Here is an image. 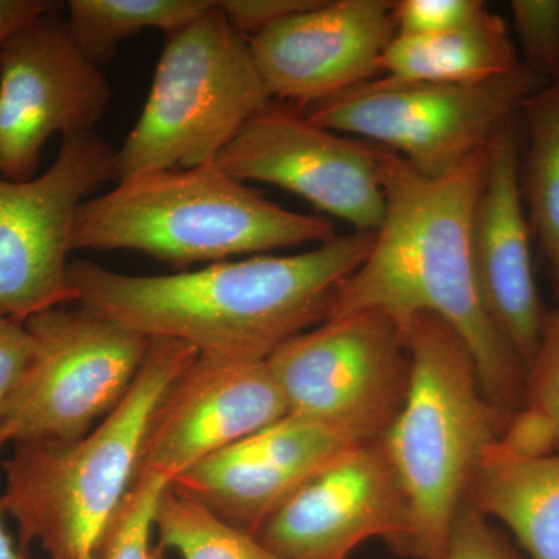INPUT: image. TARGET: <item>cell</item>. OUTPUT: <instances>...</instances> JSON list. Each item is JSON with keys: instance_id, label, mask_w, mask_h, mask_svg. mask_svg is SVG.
I'll return each instance as SVG.
<instances>
[{"instance_id": "4316f807", "label": "cell", "mask_w": 559, "mask_h": 559, "mask_svg": "<svg viewBox=\"0 0 559 559\" xmlns=\"http://www.w3.org/2000/svg\"><path fill=\"white\" fill-rule=\"evenodd\" d=\"M443 559H524L468 502L457 514Z\"/></svg>"}, {"instance_id": "d4e9b609", "label": "cell", "mask_w": 559, "mask_h": 559, "mask_svg": "<svg viewBox=\"0 0 559 559\" xmlns=\"http://www.w3.org/2000/svg\"><path fill=\"white\" fill-rule=\"evenodd\" d=\"M510 10L522 64L546 83L559 79V0H513Z\"/></svg>"}, {"instance_id": "f1b7e54d", "label": "cell", "mask_w": 559, "mask_h": 559, "mask_svg": "<svg viewBox=\"0 0 559 559\" xmlns=\"http://www.w3.org/2000/svg\"><path fill=\"white\" fill-rule=\"evenodd\" d=\"M32 356V340L24 323L0 316V418L20 388Z\"/></svg>"}, {"instance_id": "2e32d148", "label": "cell", "mask_w": 559, "mask_h": 559, "mask_svg": "<svg viewBox=\"0 0 559 559\" xmlns=\"http://www.w3.org/2000/svg\"><path fill=\"white\" fill-rule=\"evenodd\" d=\"M520 114L488 146V168L473 218V259L485 305L525 374L538 352L544 316L521 187Z\"/></svg>"}, {"instance_id": "ac0fdd59", "label": "cell", "mask_w": 559, "mask_h": 559, "mask_svg": "<svg viewBox=\"0 0 559 559\" xmlns=\"http://www.w3.org/2000/svg\"><path fill=\"white\" fill-rule=\"evenodd\" d=\"M466 502L502 522L528 559H559V452L513 457L492 444Z\"/></svg>"}, {"instance_id": "5b68a950", "label": "cell", "mask_w": 559, "mask_h": 559, "mask_svg": "<svg viewBox=\"0 0 559 559\" xmlns=\"http://www.w3.org/2000/svg\"><path fill=\"white\" fill-rule=\"evenodd\" d=\"M407 345L409 389L380 443L409 503L406 557L443 559L481 459L507 421L485 396L469 348L444 320L418 316Z\"/></svg>"}, {"instance_id": "ba28073f", "label": "cell", "mask_w": 559, "mask_h": 559, "mask_svg": "<svg viewBox=\"0 0 559 559\" xmlns=\"http://www.w3.org/2000/svg\"><path fill=\"white\" fill-rule=\"evenodd\" d=\"M32 356L2 419L13 443H70L119 406L148 349V337L80 304L24 323Z\"/></svg>"}, {"instance_id": "f546056e", "label": "cell", "mask_w": 559, "mask_h": 559, "mask_svg": "<svg viewBox=\"0 0 559 559\" xmlns=\"http://www.w3.org/2000/svg\"><path fill=\"white\" fill-rule=\"evenodd\" d=\"M55 9L58 3L47 0H0V51L28 22Z\"/></svg>"}, {"instance_id": "ffe728a7", "label": "cell", "mask_w": 559, "mask_h": 559, "mask_svg": "<svg viewBox=\"0 0 559 559\" xmlns=\"http://www.w3.org/2000/svg\"><path fill=\"white\" fill-rule=\"evenodd\" d=\"M521 187L533 237L559 278V79L544 84L520 109Z\"/></svg>"}, {"instance_id": "5bb4252c", "label": "cell", "mask_w": 559, "mask_h": 559, "mask_svg": "<svg viewBox=\"0 0 559 559\" xmlns=\"http://www.w3.org/2000/svg\"><path fill=\"white\" fill-rule=\"evenodd\" d=\"M288 415L264 362L198 356L154 407L140 451V474L178 479L202 460Z\"/></svg>"}, {"instance_id": "44dd1931", "label": "cell", "mask_w": 559, "mask_h": 559, "mask_svg": "<svg viewBox=\"0 0 559 559\" xmlns=\"http://www.w3.org/2000/svg\"><path fill=\"white\" fill-rule=\"evenodd\" d=\"M212 7V0H70L66 21L84 57L103 68L123 40L150 28L170 36Z\"/></svg>"}, {"instance_id": "7c38bea8", "label": "cell", "mask_w": 559, "mask_h": 559, "mask_svg": "<svg viewBox=\"0 0 559 559\" xmlns=\"http://www.w3.org/2000/svg\"><path fill=\"white\" fill-rule=\"evenodd\" d=\"M58 9L0 51V173L10 180L36 178L47 142L94 132L112 100L105 72L84 57Z\"/></svg>"}, {"instance_id": "7402d4cb", "label": "cell", "mask_w": 559, "mask_h": 559, "mask_svg": "<svg viewBox=\"0 0 559 559\" xmlns=\"http://www.w3.org/2000/svg\"><path fill=\"white\" fill-rule=\"evenodd\" d=\"M558 304L544 319L538 352L525 374L520 409L507 423L496 447L513 457L559 452V278Z\"/></svg>"}, {"instance_id": "8992f818", "label": "cell", "mask_w": 559, "mask_h": 559, "mask_svg": "<svg viewBox=\"0 0 559 559\" xmlns=\"http://www.w3.org/2000/svg\"><path fill=\"white\" fill-rule=\"evenodd\" d=\"M272 100L248 39L213 2L167 36L142 114L117 151V180L215 164Z\"/></svg>"}, {"instance_id": "30bf717a", "label": "cell", "mask_w": 559, "mask_h": 559, "mask_svg": "<svg viewBox=\"0 0 559 559\" xmlns=\"http://www.w3.org/2000/svg\"><path fill=\"white\" fill-rule=\"evenodd\" d=\"M117 151L97 132L61 138L53 164L31 180L0 173V316L25 323L76 304L69 252L76 212L117 179Z\"/></svg>"}, {"instance_id": "d6986e66", "label": "cell", "mask_w": 559, "mask_h": 559, "mask_svg": "<svg viewBox=\"0 0 559 559\" xmlns=\"http://www.w3.org/2000/svg\"><path fill=\"white\" fill-rule=\"evenodd\" d=\"M520 66L509 24L487 9L440 35L396 36L378 68L392 80L474 84L507 75Z\"/></svg>"}, {"instance_id": "e0dca14e", "label": "cell", "mask_w": 559, "mask_h": 559, "mask_svg": "<svg viewBox=\"0 0 559 559\" xmlns=\"http://www.w3.org/2000/svg\"><path fill=\"white\" fill-rule=\"evenodd\" d=\"M353 444L340 430L288 414L202 460L173 484L221 520L257 536L301 485Z\"/></svg>"}, {"instance_id": "8fae6325", "label": "cell", "mask_w": 559, "mask_h": 559, "mask_svg": "<svg viewBox=\"0 0 559 559\" xmlns=\"http://www.w3.org/2000/svg\"><path fill=\"white\" fill-rule=\"evenodd\" d=\"M215 164L242 182L297 194L353 231L374 234L384 219L381 146L322 127L289 103L264 106Z\"/></svg>"}, {"instance_id": "4dcf8cb0", "label": "cell", "mask_w": 559, "mask_h": 559, "mask_svg": "<svg viewBox=\"0 0 559 559\" xmlns=\"http://www.w3.org/2000/svg\"><path fill=\"white\" fill-rule=\"evenodd\" d=\"M9 441H11L9 429H7L3 419L0 418V450ZM0 559H28L21 550L14 549L13 540H11L9 533L5 532V527H3L2 513H0Z\"/></svg>"}, {"instance_id": "9c48e42d", "label": "cell", "mask_w": 559, "mask_h": 559, "mask_svg": "<svg viewBox=\"0 0 559 559\" xmlns=\"http://www.w3.org/2000/svg\"><path fill=\"white\" fill-rule=\"evenodd\" d=\"M266 362L288 414L323 423L356 443L382 439L411 382L407 336L380 311L325 320Z\"/></svg>"}, {"instance_id": "277c9868", "label": "cell", "mask_w": 559, "mask_h": 559, "mask_svg": "<svg viewBox=\"0 0 559 559\" xmlns=\"http://www.w3.org/2000/svg\"><path fill=\"white\" fill-rule=\"evenodd\" d=\"M329 218L275 204L216 164L145 173L80 205L72 250H135L182 272L336 237Z\"/></svg>"}, {"instance_id": "484cf974", "label": "cell", "mask_w": 559, "mask_h": 559, "mask_svg": "<svg viewBox=\"0 0 559 559\" xmlns=\"http://www.w3.org/2000/svg\"><path fill=\"white\" fill-rule=\"evenodd\" d=\"M488 7L481 0H399L393 5L396 36H432L473 21Z\"/></svg>"}, {"instance_id": "3957f363", "label": "cell", "mask_w": 559, "mask_h": 559, "mask_svg": "<svg viewBox=\"0 0 559 559\" xmlns=\"http://www.w3.org/2000/svg\"><path fill=\"white\" fill-rule=\"evenodd\" d=\"M198 356L186 342L151 337L127 395L87 436L70 443H14L3 462L0 513L16 522L22 547L38 540L50 559H97L106 528L138 474L151 414Z\"/></svg>"}, {"instance_id": "603a6c76", "label": "cell", "mask_w": 559, "mask_h": 559, "mask_svg": "<svg viewBox=\"0 0 559 559\" xmlns=\"http://www.w3.org/2000/svg\"><path fill=\"white\" fill-rule=\"evenodd\" d=\"M154 532L162 549L178 551L182 559H282L173 481L157 502Z\"/></svg>"}, {"instance_id": "83f0119b", "label": "cell", "mask_w": 559, "mask_h": 559, "mask_svg": "<svg viewBox=\"0 0 559 559\" xmlns=\"http://www.w3.org/2000/svg\"><path fill=\"white\" fill-rule=\"evenodd\" d=\"M320 0H219L216 7L246 39L259 35L280 21L310 10Z\"/></svg>"}, {"instance_id": "4fadbf2b", "label": "cell", "mask_w": 559, "mask_h": 559, "mask_svg": "<svg viewBox=\"0 0 559 559\" xmlns=\"http://www.w3.org/2000/svg\"><path fill=\"white\" fill-rule=\"evenodd\" d=\"M257 538L282 559H348L374 538L406 557L409 503L380 441L342 451L272 514Z\"/></svg>"}, {"instance_id": "6da1fadb", "label": "cell", "mask_w": 559, "mask_h": 559, "mask_svg": "<svg viewBox=\"0 0 559 559\" xmlns=\"http://www.w3.org/2000/svg\"><path fill=\"white\" fill-rule=\"evenodd\" d=\"M374 234L349 231L296 255L248 257L170 275H128L70 261L76 304L142 336L186 342L200 356L264 362L329 319Z\"/></svg>"}, {"instance_id": "52a82bcc", "label": "cell", "mask_w": 559, "mask_h": 559, "mask_svg": "<svg viewBox=\"0 0 559 559\" xmlns=\"http://www.w3.org/2000/svg\"><path fill=\"white\" fill-rule=\"evenodd\" d=\"M547 84L522 64L474 84L374 79L304 109L316 123L396 154L441 178L487 148L533 92Z\"/></svg>"}, {"instance_id": "cb8c5ba5", "label": "cell", "mask_w": 559, "mask_h": 559, "mask_svg": "<svg viewBox=\"0 0 559 559\" xmlns=\"http://www.w3.org/2000/svg\"><path fill=\"white\" fill-rule=\"evenodd\" d=\"M170 484L156 474H140L103 536L97 559H164L154 546V514L162 491Z\"/></svg>"}, {"instance_id": "7a4b0ae2", "label": "cell", "mask_w": 559, "mask_h": 559, "mask_svg": "<svg viewBox=\"0 0 559 559\" xmlns=\"http://www.w3.org/2000/svg\"><path fill=\"white\" fill-rule=\"evenodd\" d=\"M488 146L441 178L419 175L381 148L384 219L329 319L380 311L406 336L418 316L444 320L476 360L485 396L509 423L521 406L525 369L489 314L473 259L474 210Z\"/></svg>"}, {"instance_id": "9a60e30c", "label": "cell", "mask_w": 559, "mask_h": 559, "mask_svg": "<svg viewBox=\"0 0 559 559\" xmlns=\"http://www.w3.org/2000/svg\"><path fill=\"white\" fill-rule=\"evenodd\" d=\"M395 0H320L248 39L272 98L307 109L378 79Z\"/></svg>"}]
</instances>
